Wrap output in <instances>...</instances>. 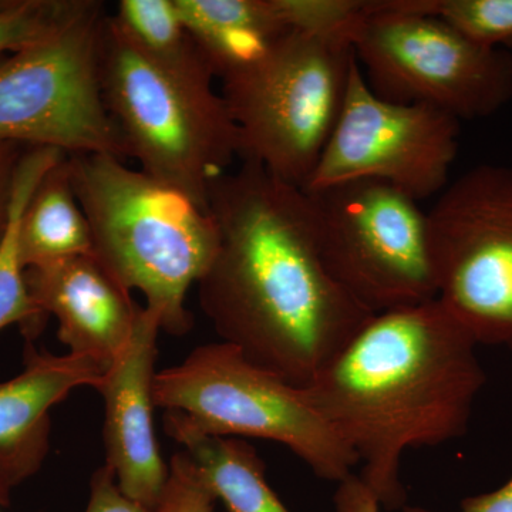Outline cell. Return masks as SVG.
Returning <instances> with one entry per match:
<instances>
[{
    "label": "cell",
    "mask_w": 512,
    "mask_h": 512,
    "mask_svg": "<svg viewBox=\"0 0 512 512\" xmlns=\"http://www.w3.org/2000/svg\"><path fill=\"white\" fill-rule=\"evenodd\" d=\"M215 501L191 458L184 451L175 453L157 512H214Z\"/></svg>",
    "instance_id": "7402d4cb"
},
{
    "label": "cell",
    "mask_w": 512,
    "mask_h": 512,
    "mask_svg": "<svg viewBox=\"0 0 512 512\" xmlns=\"http://www.w3.org/2000/svg\"><path fill=\"white\" fill-rule=\"evenodd\" d=\"M476 340L439 299L375 313L305 386L313 406L362 464L380 505L406 507L407 448L467 431L485 383Z\"/></svg>",
    "instance_id": "7a4b0ae2"
},
{
    "label": "cell",
    "mask_w": 512,
    "mask_h": 512,
    "mask_svg": "<svg viewBox=\"0 0 512 512\" xmlns=\"http://www.w3.org/2000/svg\"><path fill=\"white\" fill-rule=\"evenodd\" d=\"M19 239L26 269L94 255L92 231L74 192L67 154L43 175L29 198Z\"/></svg>",
    "instance_id": "e0dca14e"
},
{
    "label": "cell",
    "mask_w": 512,
    "mask_h": 512,
    "mask_svg": "<svg viewBox=\"0 0 512 512\" xmlns=\"http://www.w3.org/2000/svg\"><path fill=\"white\" fill-rule=\"evenodd\" d=\"M308 194L323 262L363 308L379 313L437 299L427 212L419 201L375 180Z\"/></svg>",
    "instance_id": "ba28073f"
},
{
    "label": "cell",
    "mask_w": 512,
    "mask_h": 512,
    "mask_svg": "<svg viewBox=\"0 0 512 512\" xmlns=\"http://www.w3.org/2000/svg\"><path fill=\"white\" fill-rule=\"evenodd\" d=\"M64 156L66 153L57 148L28 147L16 171L8 224L0 238V330L18 325L29 342L39 338L49 316L33 302L26 285V266L20 252V221L43 175Z\"/></svg>",
    "instance_id": "ac0fdd59"
},
{
    "label": "cell",
    "mask_w": 512,
    "mask_h": 512,
    "mask_svg": "<svg viewBox=\"0 0 512 512\" xmlns=\"http://www.w3.org/2000/svg\"><path fill=\"white\" fill-rule=\"evenodd\" d=\"M154 404L210 436L256 437L288 447L323 480H345L356 454L318 412L305 387L249 362L235 346H198L156 373Z\"/></svg>",
    "instance_id": "52a82bcc"
},
{
    "label": "cell",
    "mask_w": 512,
    "mask_h": 512,
    "mask_svg": "<svg viewBox=\"0 0 512 512\" xmlns=\"http://www.w3.org/2000/svg\"><path fill=\"white\" fill-rule=\"evenodd\" d=\"M99 0H0V55L20 52L62 32Z\"/></svg>",
    "instance_id": "ffe728a7"
},
{
    "label": "cell",
    "mask_w": 512,
    "mask_h": 512,
    "mask_svg": "<svg viewBox=\"0 0 512 512\" xmlns=\"http://www.w3.org/2000/svg\"><path fill=\"white\" fill-rule=\"evenodd\" d=\"M350 25L289 30L221 80L241 163L305 187L338 123L356 64Z\"/></svg>",
    "instance_id": "277c9868"
},
{
    "label": "cell",
    "mask_w": 512,
    "mask_h": 512,
    "mask_svg": "<svg viewBox=\"0 0 512 512\" xmlns=\"http://www.w3.org/2000/svg\"><path fill=\"white\" fill-rule=\"evenodd\" d=\"M33 302L59 322L60 342L106 372L126 349L141 306L94 255L26 269Z\"/></svg>",
    "instance_id": "4fadbf2b"
},
{
    "label": "cell",
    "mask_w": 512,
    "mask_h": 512,
    "mask_svg": "<svg viewBox=\"0 0 512 512\" xmlns=\"http://www.w3.org/2000/svg\"><path fill=\"white\" fill-rule=\"evenodd\" d=\"M23 359V372L0 383V507L45 463L50 409L77 387L96 389L104 373L86 357L39 352L29 340Z\"/></svg>",
    "instance_id": "5bb4252c"
},
{
    "label": "cell",
    "mask_w": 512,
    "mask_h": 512,
    "mask_svg": "<svg viewBox=\"0 0 512 512\" xmlns=\"http://www.w3.org/2000/svg\"><path fill=\"white\" fill-rule=\"evenodd\" d=\"M437 299L476 343L512 349V167L480 164L427 212Z\"/></svg>",
    "instance_id": "9c48e42d"
},
{
    "label": "cell",
    "mask_w": 512,
    "mask_h": 512,
    "mask_svg": "<svg viewBox=\"0 0 512 512\" xmlns=\"http://www.w3.org/2000/svg\"><path fill=\"white\" fill-rule=\"evenodd\" d=\"M215 79H224L292 30L282 0H174Z\"/></svg>",
    "instance_id": "9a60e30c"
},
{
    "label": "cell",
    "mask_w": 512,
    "mask_h": 512,
    "mask_svg": "<svg viewBox=\"0 0 512 512\" xmlns=\"http://www.w3.org/2000/svg\"><path fill=\"white\" fill-rule=\"evenodd\" d=\"M349 40L370 89L458 120L493 116L512 99V53L474 42L410 0L365 2Z\"/></svg>",
    "instance_id": "8992f818"
},
{
    "label": "cell",
    "mask_w": 512,
    "mask_h": 512,
    "mask_svg": "<svg viewBox=\"0 0 512 512\" xmlns=\"http://www.w3.org/2000/svg\"><path fill=\"white\" fill-rule=\"evenodd\" d=\"M77 200L92 231L94 256L170 335L194 328L187 293L200 281L218 247L211 212L110 154H67Z\"/></svg>",
    "instance_id": "3957f363"
},
{
    "label": "cell",
    "mask_w": 512,
    "mask_h": 512,
    "mask_svg": "<svg viewBox=\"0 0 512 512\" xmlns=\"http://www.w3.org/2000/svg\"><path fill=\"white\" fill-rule=\"evenodd\" d=\"M106 16L99 2L62 32L0 64V141L130 160L101 94Z\"/></svg>",
    "instance_id": "30bf717a"
},
{
    "label": "cell",
    "mask_w": 512,
    "mask_h": 512,
    "mask_svg": "<svg viewBox=\"0 0 512 512\" xmlns=\"http://www.w3.org/2000/svg\"><path fill=\"white\" fill-rule=\"evenodd\" d=\"M461 512H512V477L493 493L466 498Z\"/></svg>",
    "instance_id": "484cf974"
},
{
    "label": "cell",
    "mask_w": 512,
    "mask_h": 512,
    "mask_svg": "<svg viewBox=\"0 0 512 512\" xmlns=\"http://www.w3.org/2000/svg\"><path fill=\"white\" fill-rule=\"evenodd\" d=\"M160 330L158 313L141 306L130 342L96 386L106 410V464L127 497L156 511L168 480V464L161 456L153 423Z\"/></svg>",
    "instance_id": "7c38bea8"
},
{
    "label": "cell",
    "mask_w": 512,
    "mask_h": 512,
    "mask_svg": "<svg viewBox=\"0 0 512 512\" xmlns=\"http://www.w3.org/2000/svg\"><path fill=\"white\" fill-rule=\"evenodd\" d=\"M460 128L434 107L377 96L356 60L338 123L302 190L375 180L427 200L447 187Z\"/></svg>",
    "instance_id": "8fae6325"
},
{
    "label": "cell",
    "mask_w": 512,
    "mask_h": 512,
    "mask_svg": "<svg viewBox=\"0 0 512 512\" xmlns=\"http://www.w3.org/2000/svg\"><path fill=\"white\" fill-rule=\"evenodd\" d=\"M484 46L512 47V0H410Z\"/></svg>",
    "instance_id": "44dd1931"
},
{
    "label": "cell",
    "mask_w": 512,
    "mask_h": 512,
    "mask_svg": "<svg viewBox=\"0 0 512 512\" xmlns=\"http://www.w3.org/2000/svg\"><path fill=\"white\" fill-rule=\"evenodd\" d=\"M113 18L158 69L188 86L214 89V73L178 16L174 0H120Z\"/></svg>",
    "instance_id": "d6986e66"
},
{
    "label": "cell",
    "mask_w": 512,
    "mask_h": 512,
    "mask_svg": "<svg viewBox=\"0 0 512 512\" xmlns=\"http://www.w3.org/2000/svg\"><path fill=\"white\" fill-rule=\"evenodd\" d=\"M26 150L23 144L0 141V238L8 224L16 171Z\"/></svg>",
    "instance_id": "d4e9b609"
},
{
    "label": "cell",
    "mask_w": 512,
    "mask_h": 512,
    "mask_svg": "<svg viewBox=\"0 0 512 512\" xmlns=\"http://www.w3.org/2000/svg\"><path fill=\"white\" fill-rule=\"evenodd\" d=\"M104 104L140 170L208 211L212 184L238 160V131L214 89L188 86L138 52L113 15L100 39Z\"/></svg>",
    "instance_id": "5b68a950"
},
{
    "label": "cell",
    "mask_w": 512,
    "mask_h": 512,
    "mask_svg": "<svg viewBox=\"0 0 512 512\" xmlns=\"http://www.w3.org/2000/svg\"><path fill=\"white\" fill-rule=\"evenodd\" d=\"M218 247L198 301L222 342L295 386L312 382L375 313L323 262L311 195L241 163L212 184Z\"/></svg>",
    "instance_id": "6da1fadb"
},
{
    "label": "cell",
    "mask_w": 512,
    "mask_h": 512,
    "mask_svg": "<svg viewBox=\"0 0 512 512\" xmlns=\"http://www.w3.org/2000/svg\"><path fill=\"white\" fill-rule=\"evenodd\" d=\"M86 512H157L120 490L116 474L107 464L100 467L90 480V497Z\"/></svg>",
    "instance_id": "603a6c76"
},
{
    "label": "cell",
    "mask_w": 512,
    "mask_h": 512,
    "mask_svg": "<svg viewBox=\"0 0 512 512\" xmlns=\"http://www.w3.org/2000/svg\"><path fill=\"white\" fill-rule=\"evenodd\" d=\"M336 512H380V503L359 476L350 474L338 483L333 495ZM404 512H433L421 507H404Z\"/></svg>",
    "instance_id": "cb8c5ba5"
},
{
    "label": "cell",
    "mask_w": 512,
    "mask_h": 512,
    "mask_svg": "<svg viewBox=\"0 0 512 512\" xmlns=\"http://www.w3.org/2000/svg\"><path fill=\"white\" fill-rule=\"evenodd\" d=\"M164 431L184 447L228 512H291L266 481L264 461L247 441L202 433L174 410H165Z\"/></svg>",
    "instance_id": "2e32d148"
}]
</instances>
